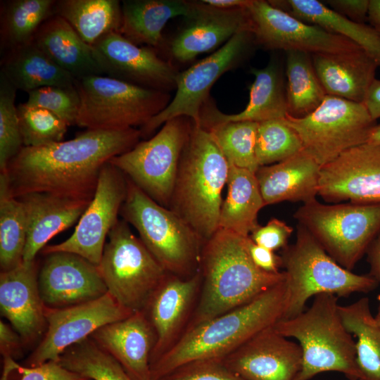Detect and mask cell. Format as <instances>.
I'll use <instances>...</instances> for the list:
<instances>
[{
	"instance_id": "obj_1",
	"label": "cell",
	"mask_w": 380,
	"mask_h": 380,
	"mask_svg": "<svg viewBox=\"0 0 380 380\" xmlns=\"http://www.w3.org/2000/svg\"><path fill=\"white\" fill-rule=\"evenodd\" d=\"M140 129H87L75 138L23 146L6 171L11 194L46 193L92 200L103 166L139 142Z\"/></svg>"
},
{
	"instance_id": "obj_2",
	"label": "cell",
	"mask_w": 380,
	"mask_h": 380,
	"mask_svg": "<svg viewBox=\"0 0 380 380\" xmlns=\"http://www.w3.org/2000/svg\"><path fill=\"white\" fill-rule=\"evenodd\" d=\"M248 239L218 229L203 244L201 290L185 331L251 302L285 279L284 271L267 272L254 264Z\"/></svg>"
},
{
	"instance_id": "obj_3",
	"label": "cell",
	"mask_w": 380,
	"mask_h": 380,
	"mask_svg": "<svg viewBox=\"0 0 380 380\" xmlns=\"http://www.w3.org/2000/svg\"><path fill=\"white\" fill-rule=\"evenodd\" d=\"M288 297L285 278L251 302L186 330L151 365V380H160L192 361L222 360L255 334L281 320Z\"/></svg>"
},
{
	"instance_id": "obj_4",
	"label": "cell",
	"mask_w": 380,
	"mask_h": 380,
	"mask_svg": "<svg viewBox=\"0 0 380 380\" xmlns=\"http://www.w3.org/2000/svg\"><path fill=\"white\" fill-rule=\"evenodd\" d=\"M229 165L209 132L193 125L182 151L169 209L204 244L218 229Z\"/></svg>"
},
{
	"instance_id": "obj_5",
	"label": "cell",
	"mask_w": 380,
	"mask_h": 380,
	"mask_svg": "<svg viewBox=\"0 0 380 380\" xmlns=\"http://www.w3.org/2000/svg\"><path fill=\"white\" fill-rule=\"evenodd\" d=\"M338 298L322 293L299 315L281 319L273 327L286 338H294L302 350V367L294 380H309L325 372H338L359 380L355 342L340 313Z\"/></svg>"
},
{
	"instance_id": "obj_6",
	"label": "cell",
	"mask_w": 380,
	"mask_h": 380,
	"mask_svg": "<svg viewBox=\"0 0 380 380\" xmlns=\"http://www.w3.org/2000/svg\"><path fill=\"white\" fill-rule=\"evenodd\" d=\"M296 241L282 249L288 288V301L281 319L293 317L305 309L308 299L322 293L348 297L354 293H369L379 283L369 274H357L336 262L300 224Z\"/></svg>"
},
{
	"instance_id": "obj_7",
	"label": "cell",
	"mask_w": 380,
	"mask_h": 380,
	"mask_svg": "<svg viewBox=\"0 0 380 380\" xmlns=\"http://www.w3.org/2000/svg\"><path fill=\"white\" fill-rule=\"evenodd\" d=\"M120 215L132 224L150 253L170 274L191 277L200 270L203 243L175 213L162 206L129 179Z\"/></svg>"
},
{
	"instance_id": "obj_8",
	"label": "cell",
	"mask_w": 380,
	"mask_h": 380,
	"mask_svg": "<svg viewBox=\"0 0 380 380\" xmlns=\"http://www.w3.org/2000/svg\"><path fill=\"white\" fill-rule=\"evenodd\" d=\"M80 98L75 125L87 129L124 130L141 127L170 102L169 92L133 84L107 75L76 80Z\"/></svg>"
},
{
	"instance_id": "obj_9",
	"label": "cell",
	"mask_w": 380,
	"mask_h": 380,
	"mask_svg": "<svg viewBox=\"0 0 380 380\" xmlns=\"http://www.w3.org/2000/svg\"><path fill=\"white\" fill-rule=\"evenodd\" d=\"M324 251L351 271L380 234V203L327 205L316 198L293 214Z\"/></svg>"
},
{
	"instance_id": "obj_10",
	"label": "cell",
	"mask_w": 380,
	"mask_h": 380,
	"mask_svg": "<svg viewBox=\"0 0 380 380\" xmlns=\"http://www.w3.org/2000/svg\"><path fill=\"white\" fill-rule=\"evenodd\" d=\"M98 266L108 292L132 312L144 311L167 272L124 220L108 235Z\"/></svg>"
},
{
	"instance_id": "obj_11",
	"label": "cell",
	"mask_w": 380,
	"mask_h": 380,
	"mask_svg": "<svg viewBox=\"0 0 380 380\" xmlns=\"http://www.w3.org/2000/svg\"><path fill=\"white\" fill-rule=\"evenodd\" d=\"M303 150L320 167L344 151L368 141L376 125L363 103L327 95L320 106L303 118L287 115Z\"/></svg>"
},
{
	"instance_id": "obj_12",
	"label": "cell",
	"mask_w": 380,
	"mask_h": 380,
	"mask_svg": "<svg viewBox=\"0 0 380 380\" xmlns=\"http://www.w3.org/2000/svg\"><path fill=\"white\" fill-rule=\"evenodd\" d=\"M193 125L186 116L172 118L152 138L109 162L153 200L169 208L181 155Z\"/></svg>"
},
{
	"instance_id": "obj_13",
	"label": "cell",
	"mask_w": 380,
	"mask_h": 380,
	"mask_svg": "<svg viewBox=\"0 0 380 380\" xmlns=\"http://www.w3.org/2000/svg\"><path fill=\"white\" fill-rule=\"evenodd\" d=\"M253 44L252 32L241 31L212 54L179 72L173 99L163 111L140 127L141 137L150 136L177 117H188L199 125L200 112L210 98L213 85L224 73L239 65Z\"/></svg>"
},
{
	"instance_id": "obj_14",
	"label": "cell",
	"mask_w": 380,
	"mask_h": 380,
	"mask_svg": "<svg viewBox=\"0 0 380 380\" xmlns=\"http://www.w3.org/2000/svg\"><path fill=\"white\" fill-rule=\"evenodd\" d=\"M127 189L125 175L109 161L106 163L101 168L94 196L74 232L60 243L46 246L42 253H72L99 266L106 237L119 220Z\"/></svg>"
},
{
	"instance_id": "obj_15",
	"label": "cell",
	"mask_w": 380,
	"mask_h": 380,
	"mask_svg": "<svg viewBox=\"0 0 380 380\" xmlns=\"http://www.w3.org/2000/svg\"><path fill=\"white\" fill-rule=\"evenodd\" d=\"M246 8L255 44L264 48L310 55L345 53L361 48L348 38L298 19L269 1L251 0Z\"/></svg>"
},
{
	"instance_id": "obj_16",
	"label": "cell",
	"mask_w": 380,
	"mask_h": 380,
	"mask_svg": "<svg viewBox=\"0 0 380 380\" xmlns=\"http://www.w3.org/2000/svg\"><path fill=\"white\" fill-rule=\"evenodd\" d=\"M134 312L110 294L84 303L63 308L45 306L46 331L25 366L36 367L47 361H58L68 347L89 337L109 323L128 317Z\"/></svg>"
},
{
	"instance_id": "obj_17",
	"label": "cell",
	"mask_w": 380,
	"mask_h": 380,
	"mask_svg": "<svg viewBox=\"0 0 380 380\" xmlns=\"http://www.w3.org/2000/svg\"><path fill=\"white\" fill-rule=\"evenodd\" d=\"M91 46L104 75L166 92L176 89L179 72L154 48L137 45L118 32L109 33Z\"/></svg>"
},
{
	"instance_id": "obj_18",
	"label": "cell",
	"mask_w": 380,
	"mask_h": 380,
	"mask_svg": "<svg viewBox=\"0 0 380 380\" xmlns=\"http://www.w3.org/2000/svg\"><path fill=\"white\" fill-rule=\"evenodd\" d=\"M318 195L333 203H380V144L355 146L322 166Z\"/></svg>"
},
{
	"instance_id": "obj_19",
	"label": "cell",
	"mask_w": 380,
	"mask_h": 380,
	"mask_svg": "<svg viewBox=\"0 0 380 380\" xmlns=\"http://www.w3.org/2000/svg\"><path fill=\"white\" fill-rule=\"evenodd\" d=\"M38 284L44 305L51 308L84 303L108 293L98 266L68 252L45 255Z\"/></svg>"
},
{
	"instance_id": "obj_20",
	"label": "cell",
	"mask_w": 380,
	"mask_h": 380,
	"mask_svg": "<svg viewBox=\"0 0 380 380\" xmlns=\"http://www.w3.org/2000/svg\"><path fill=\"white\" fill-rule=\"evenodd\" d=\"M186 19L185 26L159 50L166 51L171 59L182 63L214 50L241 31H251L246 7L223 9L203 1H194V9Z\"/></svg>"
},
{
	"instance_id": "obj_21",
	"label": "cell",
	"mask_w": 380,
	"mask_h": 380,
	"mask_svg": "<svg viewBox=\"0 0 380 380\" xmlns=\"http://www.w3.org/2000/svg\"><path fill=\"white\" fill-rule=\"evenodd\" d=\"M201 286L200 270L184 279L167 273L144 310L156 333L150 366L181 337L191 319Z\"/></svg>"
},
{
	"instance_id": "obj_22",
	"label": "cell",
	"mask_w": 380,
	"mask_h": 380,
	"mask_svg": "<svg viewBox=\"0 0 380 380\" xmlns=\"http://www.w3.org/2000/svg\"><path fill=\"white\" fill-rule=\"evenodd\" d=\"M302 360L300 345L279 334L272 326L221 360L246 380H294Z\"/></svg>"
},
{
	"instance_id": "obj_23",
	"label": "cell",
	"mask_w": 380,
	"mask_h": 380,
	"mask_svg": "<svg viewBox=\"0 0 380 380\" xmlns=\"http://www.w3.org/2000/svg\"><path fill=\"white\" fill-rule=\"evenodd\" d=\"M38 274L36 260L0 273L1 315L10 321L25 346L40 340L47 328Z\"/></svg>"
},
{
	"instance_id": "obj_24",
	"label": "cell",
	"mask_w": 380,
	"mask_h": 380,
	"mask_svg": "<svg viewBox=\"0 0 380 380\" xmlns=\"http://www.w3.org/2000/svg\"><path fill=\"white\" fill-rule=\"evenodd\" d=\"M89 337L113 357L133 380H151L150 359L156 337L144 311L106 324Z\"/></svg>"
},
{
	"instance_id": "obj_25",
	"label": "cell",
	"mask_w": 380,
	"mask_h": 380,
	"mask_svg": "<svg viewBox=\"0 0 380 380\" xmlns=\"http://www.w3.org/2000/svg\"><path fill=\"white\" fill-rule=\"evenodd\" d=\"M18 198L27 218L25 262L35 260L51 239L79 221L91 201L46 193H32Z\"/></svg>"
},
{
	"instance_id": "obj_26",
	"label": "cell",
	"mask_w": 380,
	"mask_h": 380,
	"mask_svg": "<svg viewBox=\"0 0 380 380\" xmlns=\"http://www.w3.org/2000/svg\"><path fill=\"white\" fill-rule=\"evenodd\" d=\"M255 79L249 87V100L246 108L236 114L221 112L209 98L201 108L199 125H211L238 121L261 122L284 118L288 115L286 87L279 66L271 62L262 69L253 68Z\"/></svg>"
},
{
	"instance_id": "obj_27",
	"label": "cell",
	"mask_w": 380,
	"mask_h": 380,
	"mask_svg": "<svg viewBox=\"0 0 380 380\" xmlns=\"http://www.w3.org/2000/svg\"><path fill=\"white\" fill-rule=\"evenodd\" d=\"M311 58L327 95L364 102L379 67L367 51L360 48L345 53H316Z\"/></svg>"
},
{
	"instance_id": "obj_28",
	"label": "cell",
	"mask_w": 380,
	"mask_h": 380,
	"mask_svg": "<svg viewBox=\"0 0 380 380\" xmlns=\"http://www.w3.org/2000/svg\"><path fill=\"white\" fill-rule=\"evenodd\" d=\"M320 165L303 150L281 162L260 166L255 176L265 205L316 198Z\"/></svg>"
},
{
	"instance_id": "obj_29",
	"label": "cell",
	"mask_w": 380,
	"mask_h": 380,
	"mask_svg": "<svg viewBox=\"0 0 380 380\" xmlns=\"http://www.w3.org/2000/svg\"><path fill=\"white\" fill-rule=\"evenodd\" d=\"M194 1L185 0H124L118 33L132 43L154 48L163 46V30L167 23L177 16L191 13Z\"/></svg>"
},
{
	"instance_id": "obj_30",
	"label": "cell",
	"mask_w": 380,
	"mask_h": 380,
	"mask_svg": "<svg viewBox=\"0 0 380 380\" xmlns=\"http://www.w3.org/2000/svg\"><path fill=\"white\" fill-rule=\"evenodd\" d=\"M34 41L62 69L76 80L104 75L93 47L63 18L53 15L39 28Z\"/></svg>"
},
{
	"instance_id": "obj_31",
	"label": "cell",
	"mask_w": 380,
	"mask_h": 380,
	"mask_svg": "<svg viewBox=\"0 0 380 380\" xmlns=\"http://www.w3.org/2000/svg\"><path fill=\"white\" fill-rule=\"evenodd\" d=\"M1 73L27 94L49 86H74L76 79L58 66L33 40L11 49L1 62Z\"/></svg>"
},
{
	"instance_id": "obj_32",
	"label": "cell",
	"mask_w": 380,
	"mask_h": 380,
	"mask_svg": "<svg viewBox=\"0 0 380 380\" xmlns=\"http://www.w3.org/2000/svg\"><path fill=\"white\" fill-rule=\"evenodd\" d=\"M269 2L305 23L348 38L372 56L380 67V33L374 27L349 20L317 0Z\"/></svg>"
},
{
	"instance_id": "obj_33",
	"label": "cell",
	"mask_w": 380,
	"mask_h": 380,
	"mask_svg": "<svg viewBox=\"0 0 380 380\" xmlns=\"http://www.w3.org/2000/svg\"><path fill=\"white\" fill-rule=\"evenodd\" d=\"M227 184V194L222 203L218 229L249 236L258 224L259 211L265 206L255 172L229 165Z\"/></svg>"
},
{
	"instance_id": "obj_34",
	"label": "cell",
	"mask_w": 380,
	"mask_h": 380,
	"mask_svg": "<svg viewBox=\"0 0 380 380\" xmlns=\"http://www.w3.org/2000/svg\"><path fill=\"white\" fill-rule=\"evenodd\" d=\"M54 15L65 19L88 44L118 32L122 18L118 0H58Z\"/></svg>"
},
{
	"instance_id": "obj_35",
	"label": "cell",
	"mask_w": 380,
	"mask_h": 380,
	"mask_svg": "<svg viewBox=\"0 0 380 380\" xmlns=\"http://www.w3.org/2000/svg\"><path fill=\"white\" fill-rule=\"evenodd\" d=\"M338 310L346 328L357 338L359 380H380V325L371 312L369 298L339 305Z\"/></svg>"
},
{
	"instance_id": "obj_36",
	"label": "cell",
	"mask_w": 380,
	"mask_h": 380,
	"mask_svg": "<svg viewBox=\"0 0 380 380\" xmlns=\"http://www.w3.org/2000/svg\"><path fill=\"white\" fill-rule=\"evenodd\" d=\"M286 53L288 115L303 118L317 108L327 94L317 75L311 55L298 51Z\"/></svg>"
},
{
	"instance_id": "obj_37",
	"label": "cell",
	"mask_w": 380,
	"mask_h": 380,
	"mask_svg": "<svg viewBox=\"0 0 380 380\" xmlns=\"http://www.w3.org/2000/svg\"><path fill=\"white\" fill-rule=\"evenodd\" d=\"M1 8V48L6 51L33 40L54 14L55 0H11Z\"/></svg>"
},
{
	"instance_id": "obj_38",
	"label": "cell",
	"mask_w": 380,
	"mask_h": 380,
	"mask_svg": "<svg viewBox=\"0 0 380 380\" xmlns=\"http://www.w3.org/2000/svg\"><path fill=\"white\" fill-rule=\"evenodd\" d=\"M27 218L23 202L14 197L5 173L0 172V267L8 271L23 262Z\"/></svg>"
},
{
	"instance_id": "obj_39",
	"label": "cell",
	"mask_w": 380,
	"mask_h": 380,
	"mask_svg": "<svg viewBox=\"0 0 380 380\" xmlns=\"http://www.w3.org/2000/svg\"><path fill=\"white\" fill-rule=\"evenodd\" d=\"M58 362L91 380H133L120 364L90 337L65 349Z\"/></svg>"
},
{
	"instance_id": "obj_40",
	"label": "cell",
	"mask_w": 380,
	"mask_h": 380,
	"mask_svg": "<svg viewBox=\"0 0 380 380\" xmlns=\"http://www.w3.org/2000/svg\"><path fill=\"white\" fill-rule=\"evenodd\" d=\"M258 123L228 122L204 128L210 134L229 165L255 172L260 167L255 157Z\"/></svg>"
},
{
	"instance_id": "obj_41",
	"label": "cell",
	"mask_w": 380,
	"mask_h": 380,
	"mask_svg": "<svg viewBox=\"0 0 380 380\" xmlns=\"http://www.w3.org/2000/svg\"><path fill=\"white\" fill-rule=\"evenodd\" d=\"M302 150L298 135L287 124L285 118L258 123L255 157L259 166L281 162Z\"/></svg>"
},
{
	"instance_id": "obj_42",
	"label": "cell",
	"mask_w": 380,
	"mask_h": 380,
	"mask_svg": "<svg viewBox=\"0 0 380 380\" xmlns=\"http://www.w3.org/2000/svg\"><path fill=\"white\" fill-rule=\"evenodd\" d=\"M23 145L38 147L63 141L68 125L51 111L27 104L17 106Z\"/></svg>"
},
{
	"instance_id": "obj_43",
	"label": "cell",
	"mask_w": 380,
	"mask_h": 380,
	"mask_svg": "<svg viewBox=\"0 0 380 380\" xmlns=\"http://www.w3.org/2000/svg\"><path fill=\"white\" fill-rule=\"evenodd\" d=\"M16 91L0 72V172L24 146L15 105Z\"/></svg>"
},
{
	"instance_id": "obj_44",
	"label": "cell",
	"mask_w": 380,
	"mask_h": 380,
	"mask_svg": "<svg viewBox=\"0 0 380 380\" xmlns=\"http://www.w3.org/2000/svg\"><path fill=\"white\" fill-rule=\"evenodd\" d=\"M46 109L68 125H75L80 107V98L75 86L44 87L28 93L25 102Z\"/></svg>"
},
{
	"instance_id": "obj_45",
	"label": "cell",
	"mask_w": 380,
	"mask_h": 380,
	"mask_svg": "<svg viewBox=\"0 0 380 380\" xmlns=\"http://www.w3.org/2000/svg\"><path fill=\"white\" fill-rule=\"evenodd\" d=\"M0 380H91L50 360L36 367L18 364L11 357H3Z\"/></svg>"
},
{
	"instance_id": "obj_46",
	"label": "cell",
	"mask_w": 380,
	"mask_h": 380,
	"mask_svg": "<svg viewBox=\"0 0 380 380\" xmlns=\"http://www.w3.org/2000/svg\"><path fill=\"white\" fill-rule=\"evenodd\" d=\"M160 380H246L221 360L203 359L184 364Z\"/></svg>"
},
{
	"instance_id": "obj_47",
	"label": "cell",
	"mask_w": 380,
	"mask_h": 380,
	"mask_svg": "<svg viewBox=\"0 0 380 380\" xmlns=\"http://www.w3.org/2000/svg\"><path fill=\"white\" fill-rule=\"evenodd\" d=\"M293 232V227L285 222L272 218L264 226L258 224L249 237L255 243L275 251L288 246V240Z\"/></svg>"
},
{
	"instance_id": "obj_48",
	"label": "cell",
	"mask_w": 380,
	"mask_h": 380,
	"mask_svg": "<svg viewBox=\"0 0 380 380\" xmlns=\"http://www.w3.org/2000/svg\"><path fill=\"white\" fill-rule=\"evenodd\" d=\"M330 8L358 23L368 20L369 0H328Z\"/></svg>"
},
{
	"instance_id": "obj_49",
	"label": "cell",
	"mask_w": 380,
	"mask_h": 380,
	"mask_svg": "<svg viewBox=\"0 0 380 380\" xmlns=\"http://www.w3.org/2000/svg\"><path fill=\"white\" fill-rule=\"evenodd\" d=\"M248 248L250 256L254 264L260 270L271 272H279L282 267L281 257L266 248L255 243L251 238L248 239Z\"/></svg>"
},
{
	"instance_id": "obj_50",
	"label": "cell",
	"mask_w": 380,
	"mask_h": 380,
	"mask_svg": "<svg viewBox=\"0 0 380 380\" xmlns=\"http://www.w3.org/2000/svg\"><path fill=\"white\" fill-rule=\"evenodd\" d=\"M25 343L20 334L11 326L0 322V352L3 357L16 360L23 354Z\"/></svg>"
},
{
	"instance_id": "obj_51",
	"label": "cell",
	"mask_w": 380,
	"mask_h": 380,
	"mask_svg": "<svg viewBox=\"0 0 380 380\" xmlns=\"http://www.w3.org/2000/svg\"><path fill=\"white\" fill-rule=\"evenodd\" d=\"M366 254L369 265V274L380 284V234L371 243ZM375 318L380 319V302Z\"/></svg>"
},
{
	"instance_id": "obj_52",
	"label": "cell",
	"mask_w": 380,
	"mask_h": 380,
	"mask_svg": "<svg viewBox=\"0 0 380 380\" xmlns=\"http://www.w3.org/2000/svg\"><path fill=\"white\" fill-rule=\"evenodd\" d=\"M372 118H380V80L375 79L368 89L363 102Z\"/></svg>"
},
{
	"instance_id": "obj_53",
	"label": "cell",
	"mask_w": 380,
	"mask_h": 380,
	"mask_svg": "<svg viewBox=\"0 0 380 380\" xmlns=\"http://www.w3.org/2000/svg\"><path fill=\"white\" fill-rule=\"evenodd\" d=\"M251 0H203V1L213 7L232 9L236 8H245L248 6Z\"/></svg>"
},
{
	"instance_id": "obj_54",
	"label": "cell",
	"mask_w": 380,
	"mask_h": 380,
	"mask_svg": "<svg viewBox=\"0 0 380 380\" xmlns=\"http://www.w3.org/2000/svg\"><path fill=\"white\" fill-rule=\"evenodd\" d=\"M368 21L371 25H380V0H369Z\"/></svg>"
},
{
	"instance_id": "obj_55",
	"label": "cell",
	"mask_w": 380,
	"mask_h": 380,
	"mask_svg": "<svg viewBox=\"0 0 380 380\" xmlns=\"http://www.w3.org/2000/svg\"><path fill=\"white\" fill-rule=\"evenodd\" d=\"M367 143L380 144V124L374 127Z\"/></svg>"
},
{
	"instance_id": "obj_56",
	"label": "cell",
	"mask_w": 380,
	"mask_h": 380,
	"mask_svg": "<svg viewBox=\"0 0 380 380\" xmlns=\"http://www.w3.org/2000/svg\"><path fill=\"white\" fill-rule=\"evenodd\" d=\"M375 27V28L377 30V31L380 33V25L376 26V27Z\"/></svg>"
},
{
	"instance_id": "obj_57",
	"label": "cell",
	"mask_w": 380,
	"mask_h": 380,
	"mask_svg": "<svg viewBox=\"0 0 380 380\" xmlns=\"http://www.w3.org/2000/svg\"><path fill=\"white\" fill-rule=\"evenodd\" d=\"M376 320H377L378 323H379V325H380V319H376Z\"/></svg>"
}]
</instances>
